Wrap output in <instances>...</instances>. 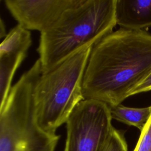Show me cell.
<instances>
[{
	"mask_svg": "<svg viewBox=\"0 0 151 151\" xmlns=\"http://www.w3.org/2000/svg\"><path fill=\"white\" fill-rule=\"evenodd\" d=\"M150 72L151 34L120 28L93 46L82 83L83 97L109 106L120 104Z\"/></svg>",
	"mask_w": 151,
	"mask_h": 151,
	"instance_id": "6da1fadb",
	"label": "cell"
},
{
	"mask_svg": "<svg viewBox=\"0 0 151 151\" xmlns=\"http://www.w3.org/2000/svg\"><path fill=\"white\" fill-rule=\"evenodd\" d=\"M116 1L83 0L41 32L37 51L42 74L113 32L116 25Z\"/></svg>",
	"mask_w": 151,
	"mask_h": 151,
	"instance_id": "7a4b0ae2",
	"label": "cell"
},
{
	"mask_svg": "<svg viewBox=\"0 0 151 151\" xmlns=\"http://www.w3.org/2000/svg\"><path fill=\"white\" fill-rule=\"evenodd\" d=\"M41 74L38 60L11 87L0 109V151H55L60 136L45 132L35 119L34 90Z\"/></svg>",
	"mask_w": 151,
	"mask_h": 151,
	"instance_id": "3957f363",
	"label": "cell"
},
{
	"mask_svg": "<svg viewBox=\"0 0 151 151\" xmlns=\"http://www.w3.org/2000/svg\"><path fill=\"white\" fill-rule=\"evenodd\" d=\"M92 47L82 50L39 77L34 90V116L45 132L56 134L84 99L82 83Z\"/></svg>",
	"mask_w": 151,
	"mask_h": 151,
	"instance_id": "277c9868",
	"label": "cell"
},
{
	"mask_svg": "<svg viewBox=\"0 0 151 151\" xmlns=\"http://www.w3.org/2000/svg\"><path fill=\"white\" fill-rule=\"evenodd\" d=\"M109 106L84 99L74 108L66 124L64 151H103L114 129Z\"/></svg>",
	"mask_w": 151,
	"mask_h": 151,
	"instance_id": "5b68a950",
	"label": "cell"
},
{
	"mask_svg": "<svg viewBox=\"0 0 151 151\" xmlns=\"http://www.w3.org/2000/svg\"><path fill=\"white\" fill-rule=\"evenodd\" d=\"M83 0H5L13 18L27 29L45 31L68 9Z\"/></svg>",
	"mask_w": 151,
	"mask_h": 151,
	"instance_id": "8992f818",
	"label": "cell"
},
{
	"mask_svg": "<svg viewBox=\"0 0 151 151\" xmlns=\"http://www.w3.org/2000/svg\"><path fill=\"white\" fill-rule=\"evenodd\" d=\"M116 24L122 28L143 29L151 27V0H116Z\"/></svg>",
	"mask_w": 151,
	"mask_h": 151,
	"instance_id": "52a82bcc",
	"label": "cell"
},
{
	"mask_svg": "<svg viewBox=\"0 0 151 151\" xmlns=\"http://www.w3.org/2000/svg\"><path fill=\"white\" fill-rule=\"evenodd\" d=\"M32 43L30 31L18 24L5 37L0 45V55L27 54Z\"/></svg>",
	"mask_w": 151,
	"mask_h": 151,
	"instance_id": "ba28073f",
	"label": "cell"
},
{
	"mask_svg": "<svg viewBox=\"0 0 151 151\" xmlns=\"http://www.w3.org/2000/svg\"><path fill=\"white\" fill-rule=\"evenodd\" d=\"M109 107L112 119L134 126L140 131L151 116V106L145 107H130L120 104Z\"/></svg>",
	"mask_w": 151,
	"mask_h": 151,
	"instance_id": "9c48e42d",
	"label": "cell"
},
{
	"mask_svg": "<svg viewBox=\"0 0 151 151\" xmlns=\"http://www.w3.org/2000/svg\"><path fill=\"white\" fill-rule=\"evenodd\" d=\"M27 54L0 55V109L5 104L11 88L15 73Z\"/></svg>",
	"mask_w": 151,
	"mask_h": 151,
	"instance_id": "30bf717a",
	"label": "cell"
},
{
	"mask_svg": "<svg viewBox=\"0 0 151 151\" xmlns=\"http://www.w3.org/2000/svg\"><path fill=\"white\" fill-rule=\"evenodd\" d=\"M103 151H128L124 132L114 127Z\"/></svg>",
	"mask_w": 151,
	"mask_h": 151,
	"instance_id": "8fae6325",
	"label": "cell"
},
{
	"mask_svg": "<svg viewBox=\"0 0 151 151\" xmlns=\"http://www.w3.org/2000/svg\"><path fill=\"white\" fill-rule=\"evenodd\" d=\"M140 132L133 151H151V116Z\"/></svg>",
	"mask_w": 151,
	"mask_h": 151,
	"instance_id": "7c38bea8",
	"label": "cell"
},
{
	"mask_svg": "<svg viewBox=\"0 0 151 151\" xmlns=\"http://www.w3.org/2000/svg\"><path fill=\"white\" fill-rule=\"evenodd\" d=\"M151 91V72L133 90L130 96L139 93Z\"/></svg>",
	"mask_w": 151,
	"mask_h": 151,
	"instance_id": "4fadbf2b",
	"label": "cell"
},
{
	"mask_svg": "<svg viewBox=\"0 0 151 151\" xmlns=\"http://www.w3.org/2000/svg\"><path fill=\"white\" fill-rule=\"evenodd\" d=\"M7 34H6V31H5V25L3 22V21L2 19H1V24H0V38H2L4 37H6Z\"/></svg>",
	"mask_w": 151,
	"mask_h": 151,
	"instance_id": "5bb4252c",
	"label": "cell"
}]
</instances>
